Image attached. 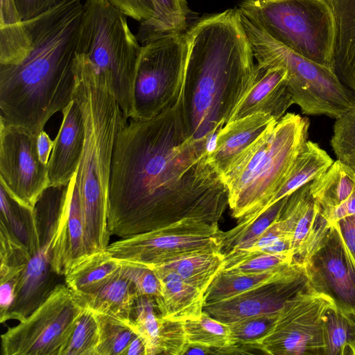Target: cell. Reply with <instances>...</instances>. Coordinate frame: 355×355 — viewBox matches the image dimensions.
I'll return each mask as SVG.
<instances>
[{
    "instance_id": "cell-1",
    "label": "cell",
    "mask_w": 355,
    "mask_h": 355,
    "mask_svg": "<svg viewBox=\"0 0 355 355\" xmlns=\"http://www.w3.org/2000/svg\"><path fill=\"white\" fill-rule=\"evenodd\" d=\"M209 152L189 137L179 101L153 118L127 121L112 153L110 235L128 238L184 220L218 224L228 191Z\"/></svg>"
},
{
    "instance_id": "cell-2",
    "label": "cell",
    "mask_w": 355,
    "mask_h": 355,
    "mask_svg": "<svg viewBox=\"0 0 355 355\" xmlns=\"http://www.w3.org/2000/svg\"><path fill=\"white\" fill-rule=\"evenodd\" d=\"M187 34L180 110L189 137L210 150L261 69L237 8L201 18Z\"/></svg>"
},
{
    "instance_id": "cell-3",
    "label": "cell",
    "mask_w": 355,
    "mask_h": 355,
    "mask_svg": "<svg viewBox=\"0 0 355 355\" xmlns=\"http://www.w3.org/2000/svg\"><path fill=\"white\" fill-rule=\"evenodd\" d=\"M83 14L80 0H64L23 21L31 46L20 62L0 64L1 119L37 135L73 99Z\"/></svg>"
},
{
    "instance_id": "cell-4",
    "label": "cell",
    "mask_w": 355,
    "mask_h": 355,
    "mask_svg": "<svg viewBox=\"0 0 355 355\" xmlns=\"http://www.w3.org/2000/svg\"><path fill=\"white\" fill-rule=\"evenodd\" d=\"M73 98L83 116L85 144L76 173L90 254L106 251L112 158L116 135L128 121L103 78L90 63L76 55Z\"/></svg>"
},
{
    "instance_id": "cell-5",
    "label": "cell",
    "mask_w": 355,
    "mask_h": 355,
    "mask_svg": "<svg viewBox=\"0 0 355 355\" xmlns=\"http://www.w3.org/2000/svg\"><path fill=\"white\" fill-rule=\"evenodd\" d=\"M309 128L307 118L285 114L221 177L233 218L253 214L278 190L307 141Z\"/></svg>"
},
{
    "instance_id": "cell-6",
    "label": "cell",
    "mask_w": 355,
    "mask_h": 355,
    "mask_svg": "<svg viewBox=\"0 0 355 355\" xmlns=\"http://www.w3.org/2000/svg\"><path fill=\"white\" fill-rule=\"evenodd\" d=\"M141 48L124 14L107 0L85 1L76 54L103 78L127 119L132 116L135 78Z\"/></svg>"
},
{
    "instance_id": "cell-7",
    "label": "cell",
    "mask_w": 355,
    "mask_h": 355,
    "mask_svg": "<svg viewBox=\"0 0 355 355\" xmlns=\"http://www.w3.org/2000/svg\"><path fill=\"white\" fill-rule=\"evenodd\" d=\"M242 22L257 66L281 67L294 104L303 114L340 117L355 103V96L334 71L295 52L259 28L241 14Z\"/></svg>"
},
{
    "instance_id": "cell-8",
    "label": "cell",
    "mask_w": 355,
    "mask_h": 355,
    "mask_svg": "<svg viewBox=\"0 0 355 355\" xmlns=\"http://www.w3.org/2000/svg\"><path fill=\"white\" fill-rule=\"evenodd\" d=\"M239 9L275 40L331 68L335 21L325 0H245Z\"/></svg>"
},
{
    "instance_id": "cell-9",
    "label": "cell",
    "mask_w": 355,
    "mask_h": 355,
    "mask_svg": "<svg viewBox=\"0 0 355 355\" xmlns=\"http://www.w3.org/2000/svg\"><path fill=\"white\" fill-rule=\"evenodd\" d=\"M187 52V31L157 35L143 44L131 119H149L176 104L182 94Z\"/></svg>"
},
{
    "instance_id": "cell-10",
    "label": "cell",
    "mask_w": 355,
    "mask_h": 355,
    "mask_svg": "<svg viewBox=\"0 0 355 355\" xmlns=\"http://www.w3.org/2000/svg\"><path fill=\"white\" fill-rule=\"evenodd\" d=\"M335 300L308 282L277 313L259 349L272 355H328L327 320Z\"/></svg>"
},
{
    "instance_id": "cell-11",
    "label": "cell",
    "mask_w": 355,
    "mask_h": 355,
    "mask_svg": "<svg viewBox=\"0 0 355 355\" xmlns=\"http://www.w3.org/2000/svg\"><path fill=\"white\" fill-rule=\"evenodd\" d=\"M223 232L218 224L184 220L175 224L120 239L106 252L121 262L151 268L189 255L220 252Z\"/></svg>"
},
{
    "instance_id": "cell-12",
    "label": "cell",
    "mask_w": 355,
    "mask_h": 355,
    "mask_svg": "<svg viewBox=\"0 0 355 355\" xmlns=\"http://www.w3.org/2000/svg\"><path fill=\"white\" fill-rule=\"evenodd\" d=\"M84 309L66 284H58L25 320L1 334L3 355H62Z\"/></svg>"
},
{
    "instance_id": "cell-13",
    "label": "cell",
    "mask_w": 355,
    "mask_h": 355,
    "mask_svg": "<svg viewBox=\"0 0 355 355\" xmlns=\"http://www.w3.org/2000/svg\"><path fill=\"white\" fill-rule=\"evenodd\" d=\"M0 184L21 205L34 209L49 187L48 165L37 149V135L0 118Z\"/></svg>"
},
{
    "instance_id": "cell-14",
    "label": "cell",
    "mask_w": 355,
    "mask_h": 355,
    "mask_svg": "<svg viewBox=\"0 0 355 355\" xmlns=\"http://www.w3.org/2000/svg\"><path fill=\"white\" fill-rule=\"evenodd\" d=\"M302 261L311 285L329 295L338 309L355 321V272L334 224L323 239Z\"/></svg>"
},
{
    "instance_id": "cell-15",
    "label": "cell",
    "mask_w": 355,
    "mask_h": 355,
    "mask_svg": "<svg viewBox=\"0 0 355 355\" xmlns=\"http://www.w3.org/2000/svg\"><path fill=\"white\" fill-rule=\"evenodd\" d=\"M307 282L304 264L301 261L281 277L231 297L205 303L204 311L227 324L252 316L276 313Z\"/></svg>"
},
{
    "instance_id": "cell-16",
    "label": "cell",
    "mask_w": 355,
    "mask_h": 355,
    "mask_svg": "<svg viewBox=\"0 0 355 355\" xmlns=\"http://www.w3.org/2000/svg\"><path fill=\"white\" fill-rule=\"evenodd\" d=\"M46 242L53 270L65 275L76 264L90 254L87 246L83 212L76 175L53 219Z\"/></svg>"
},
{
    "instance_id": "cell-17",
    "label": "cell",
    "mask_w": 355,
    "mask_h": 355,
    "mask_svg": "<svg viewBox=\"0 0 355 355\" xmlns=\"http://www.w3.org/2000/svg\"><path fill=\"white\" fill-rule=\"evenodd\" d=\"M277 121L270 114L257 113L227 123L216 135L208 153L210 164L222 177Z\"/></svg>"
},
{
    "instance_id": "cell-18",
    "label": "cell",
    "mask_w": 355,
    "mask_h": 355,
    "mask_svg": "<svg viewBox=\"0 0 355 355\" xmlns=\"http://www.w3.org/2000/svg\"><path fill=\"white\" fill-rule=\"evenodd\" d=\"M62 113V121L48 163L49 186L69 183L77 172L85 144L83 116L74 98Z\"/></svg>"
},
{
    "instance_id": "cell-19",
    "label": "cell",
    "mask_w": 355,
    "mask_h": 355,
    "mask_svg": "<svg viewBox=\"0 0 355 355\" xmlns=\"http://www.w3.org/2000/svg\"><path fill=\"white\" fill-rule=\"evenodd\" d=\"M55 275L51 266L48 243L45 241L32 255L17 286L13 302L0 322L25 320L58 284L55 283Z\"/></svg>"
},
{
    "instance_id": "cell-20",
    "label": "cell",
    "mask_w": 355,
    "mask_h": 355,
    "mask_svg": "<svg viewBox=\"0 0 355 355\" xmlns=\"http://www.w3.org/2000/svg\"><path fill=\"white\" fill-rule=\"evenodd\" d=\"M261 69L258 78L236 107L228 122L257 113L270 114L279 121L294 104L286 85V70L281 67Z\"/></svg>"
},
{
    "instance_id": "cell-21",
    "label": "cell",
    "mask_w": 355,
    "mask_h": 355,
    "mask_svg": "<svg viewBox=\"0 0 355 355\" xmlns=\"http://www.w3.org/2000/svg\"><path fill=\"white\" fill-rule=\"evenodd\" d=\"M153 269L161 284V293L155 300L160 315L182 322L200 318L205 304V293L175 272L159 267Z\"/></svg>"
},
{
    "instance_id": "cell-22",
    "label": "cell",
    "mask_w": 355,
    "mask_h": 355,
    "mask_svg": "<svg viewBox=\"0 0 355 355\" xmlns=\"http://www.w3.org/2000/svg\"><path fill=\"white\" fill-rule=\"evenodd\" d=\"M334 162L318 144L307 140L282 186L257 211L238 219L237 225L241 226L251 222L268 207L324 173Z\"/></svg>"
},
{
    "instance_id": "cell-23",
    "label": "cell",
    "mask_w": 355,
    "mask_h": 355,
    "mask_svg": "<svg viewBox=\"0 0 355 355\" xmlns=\"http://www.w3.org/2000/svg\"><path fill=\"white\" fill-rule=\"evenodd\" d=\"M137 297L133 284L122 273L121 268L114 278L97 292L76 296L83 306L128 322H132Z\"/></svg>"
},
{
    "instance_id": "cell-24",
    "label": "cell",
    "mask_w": 355,
    "mask_h": 355,
    "mask_svg": "<svg viewBox=\"0 0 355 355\" xmlns=\"http://www.w3.org/2000/svg\"><path fill=\"white\" fill-rule=\"evenodd\" d=\"M121 263L106 251L91 254L64 275L66 286L76 296L94 293L114 278Z\"/></svg>"
},
{
    "instance_id": "cell-25",
    "label": "cell",
    "mask_w": 355,
    "mask_h": 355,
    "mask_svg": "<svg viewBox=\"0 0 355 355\" xmlns=\"http://www.w3.org/2000/svg\"><path fill=\"white\" fill-rule=\"evenodd\" d=\"M309 193L324 216L346 203L355 193V171L339 159L309 182Z\"/></svg>"
},
{
    "instance_id": "cell-26",
    "label": "cell",
    "mask_w": 355,
    "mask_h": 355,
    "mask_svg": "<svg viewBox=\"0 0 355 355\" xmlns=\"http://www.w3.org/2000/svg\"><path fill=\"white\" fill-rule=\"evenodd\" d=\"M301 261L283 268L262 272H235L221 270L205 293V303L231 297L282 277L295 268Z\"/></svg>"
},
{
    "instance_id": "cell-27",
    "label": "cell",
    "mask_w": 355,
    "mask_h": 355,
    "mask_svg": "<svg viewBox=\"0 0 355 355\" xmlns=\"http://www.w3.org/2000/svg\"><path fill=\"white\" fill-rule=\"evenodd\" d=\"M0 222L28 249L32 256L42 246L34 209L19 204L0 184Z\"/></svg>"
},
{
    "instance_id": "cell-28",
    "label": "cell",
    "mask_w": 355,
    "mask_h": 355,
    "mask_svg": "<svg viewBox=\"0 0 355 355\" xmlns=\"http://www.w3.org/2000/svg\"><path fill=\"white\" fill-rule=\"evenodd\" d=\"M223 266V254L213 252L189 255L156 267L176 273L185 282L205 293Z\"/></svg>"
},
{
    "instance_id": "cell-29",
    "label": "cell",
    "mask_w": 355,
    "mask_h": 355,
    "mask_svg": "<svg viewBox=\"0 0 355 355\" xmlns=\"http://www.w3.org/2000/svg\"><path fill=\"white\" fill-rule=\"evenodd\" d=\"M288 196L268 207L251 222L241 226L236 225L230 230L223 232L221 252L224 254L248 248L280 216Z\"/></svg>"
},
{
    "instance_id": "cell-30",
    "label": "cell",
    "mask_w": 355,
    "mask_h": 355,
    "mask_svg": "<svg viewBox=\"0 0 355 355\" xmlns=\"http://www.w3.org/2000/svg\"><path fill=\"white\" fill-rule=\"evenodd\" d=\"M184 327L189 344L210 347L214 352L233 345L228 324L213 318L205 311L200 318L184 322Z\"/></svg>"
},
{
    "instance_id": "cell-31",
    "label": "cell",
    "mask_w": 355,
    "mask_h": 355,
    "mask_svg": "<svg viewBox=\"0 0 355 355\" xmlns=\"http://www.w3.org/2000/svg\"><path fill=\"white\" fill-rule=\"evenodd\" d=\"M100 340L98 314L89 308L84 307L62 355H97Z\"/></svg>"
},
{
    "instance_id": "cell-32",
    "label": "cell",
    "mask_w": 355,
    "mask_h": 355,
    "mask_svg": "<svg viewBox=\"0 0 355 355\" xmlns=\"http://www.w3.org/2000/svg\"><path fill=\"white\" fill-rule=\"evenodd\" d=\"M132 321L138 334L145 343L147 355L160 354L159 331L162 316L155 300L146 296H137Z\"/></svg>"
},
{
    "instance_id": "cell-33",
    "label": "cell",
    "mask_w": 355,
    "mask_h": 355,
    "mask_svg": "<svg viewBox=\"0 0 355 355\" xmlns=\"http://www.w3.org/2000/svg\"><path fill=\"white\" fill-rule=\"evenodd\" d=\"M96 313L101 327L97 355H124L131 341L138 335L133 322Z\"/></svg>"
},
{
    "instance_id": "cell-34",
    "label": "cell",
    "mask_w": 355,
    "mask_h": 355,
    "mask_svg": "<svg viewBox=\"0 0 355 355\" xmlns=\"http://www.w3.org/2000/svg\"><path fill=\"white\" fill-rule=\"evenodd\" d=\"M277 313L252 316L229 323L233 345L257 353L258 351L261 352L258 348L259 345L273 327Z\"/></svg>"
},
{
    "instance_id": "cell-35",
    "label": "cell",
    "mask_w": 355,
    "mask_h": 355,
    "mask_svg": "<svg viewBox=\"0 0 355 355\" xmlns=\"http://www.w3.org/2000/svg\"><path fill=\"white\" fill-rule=\"evenodd\" d=\"M327 354H355V321L338 307L329 311L327 320Z\"/></svg>"
},
{
    "instance_id": "cell-36",
    "label": "cell",
    "mask_w": 355,
    "mask_h": 355,
    "mask_svg": "<svg viewBox=\"0 0 355 355\" xmlns=\"http://www.w3.org/2000/svg\"><path fill=\"white\" fill-rule=\"evenodd\" d=\"M331 145L337 159L355 171V103L336 119Z\"/></svg>"
},
{
    "instance_id": "cell-37",
    "label": "cell",
    "mask_w": 355,
    "mask_h": 355,
    "mask_svg": "<svg viewBox=\"0 0 355 355\" xmlns=\"http://www.w3.org/2000/svg\"><path fill=\"white\" fill-rule=\"evenodd\" d=\"M0 272L24 270L31 255L26 247L0 222Z\"/></svg>"
},
{
    "instance_id": "cell-38",
    "label": "cell",
    "mask_w": 355,
    "mask_h": 355,
    "mask_svg": "<svg viewBox=\"0 0 355 355\" xmlns=\"http://www.w3.org/2000/svg\"><path fill=\"white\" fill-rule=\"evenodd\" d=\"M121 270L133 284L137 296H146L156 300L161 293V284L155 270L148 266L121 262Z\"/></svg>"
},
{
    "instance_id": "cell-39",
    "label": "cell",
    "mask_w": 355,
    "mask_h": 355,
    "mask_svg": "<svg viewBox=\"0 0 355 355\" xmlns=\"http://www.w3.org/2000/svg\"><path fill=\"white\" fill-rule=\"evenodd\" d=\"M295 259L291 251L281 253H259L223 270L235 272H262L283 268L291 264Z\"/></svg>"
},
{
    "instance_id": "cell-40",
    "label": "cell",
    "mask_w": 355,
    "mask_h": 355,
    "mask_svg": "<svg viewBox=\"0 0 355 355\" xmlns=\"http://www.w3.org/2000/svg\"><path fill=\"white\" fill-rule=\"evenodd\" d=\"M125 16L140 22L139 28L147 26L154 18L153 0H107Z\"/></svg>"
},
{
    "instance_id": "cell-41",
    "label": "cell",
    "mask_w": 355,
    "mask_h": 355,
    "mask_svg": "<svg viewBox=\"0 0 355 355\" xmlns=\"http://www.w3.org/2000/svg\"><path fill=\"white\" fill-rule=\"evenodd\" d=\"M336 226L346 254L355 272V214L334 223Z\"/></svg>"
},
{
    "instance_id": "cell-42",
    "label": "cell",
    "mask_w": 355,
    "mask_h": 355,
    "mask_svg": "<svg viewBox=\"0 0 355 355\" xmlns=\"http://www.w3.org/2000/svg\"><path fill=\"white\" fill-rule=\"evenodd\" d=\"M64 0H14L22 21L35 19L55 8Z\"/></svg>"
},
{
    "instance_id": "cell-43",
    "label": "cell",
    "mask_w": 355,
    "mask_h": 355,
    "mask_svg": "<svg viewBox=\"0 0 355 355\" xmlns=\"http://www.w3.org/2000/svg\"><path fill=\"white\" fill-rule=\"evenodd\" d=\"M54 141L43 130L37 135V149L40 161L48 165Z\"/></svg>"
},
{
    "instance_id": "cell-44",
    "label": "cell",
    "mask_w": 355,
    "mask_h": 355,
    "mask_svg": "<svg viewBox=\"0 0 355 355\" xmlns=\"http://www.w3.org/2000/svg\"><path fill=\"white\" fill-rule=\"evenodd\" d=\"M124 355H147L145 343L139 334L131 341Z\"/></svg>"
},
{
    "instance_id": "cell-45",
    "label": "cell",
    "mask_w": 355,
    "mask_h": 355,
    "mask_svg": "<svg viewBox=\"0 0 355 355\" xmlns=\"http://www.w3.org/2000/svg\"><path fill=\"white\" fill-rule=\"evenodd\" d=\"M214 349L212 348L188 343L184 354H214Z\"/></svg>"
}]
</instances>
